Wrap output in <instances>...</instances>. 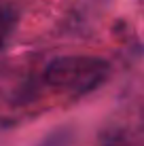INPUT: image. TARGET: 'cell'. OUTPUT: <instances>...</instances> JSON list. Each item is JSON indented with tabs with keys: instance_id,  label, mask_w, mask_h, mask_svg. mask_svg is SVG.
Segmentation results:
<instances>
[{
	"instance_id": "obj_1",
	"label": "cell",
	"mask_w": 144,
	"mask_h": 146,
	"mask_svg": "<svg viewBox=\"0 0 144 146\" xmlns=\"http://www.w3.org/2000/svg\"><path fill=\"white\" fill-rule=\"evenodd\" d=\"M44 83L72 95H85L110 76V64L93 55H64L44 68Z\"/></svg>"
},
{
	"instance_id": "obj_2",
	"label": "cell",
	"mask_w": 144,
	"mask_h": 146,
	"mask_svg": "<svg viewBox=\"0 0 144 146\" xmlns=\"http://www.w3.org/2000/svg\"><path fill=\"white\" fill-rule=\"evenodd\" d=\"M100 146H144V140L133 138L127 131H104Z\"/></svg>"
},
{
	"instance_id": "obj_3",
	"label": "cell",
	"mask_w": 144,
	"mask_h": 146,
	"mask_svg": "<svg viewBox=\"0 0 144 146\" xmlns=\"http://www.w3.org/2000/svg\"><path fill=\"white\" fill-rule=\"evenodd\" d=\"M13 26H15V13L11 11V9H7V7L0 4V47L4 44L7 36L11 34Z\"/></svg>"
}]
</instances>
